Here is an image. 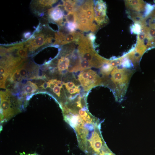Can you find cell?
Instances as JSON below:
<instances>
[{"label":"cell","mask_w":155,"mask_h":155,"mask_svg":"<svg viewBox=\"0 0 155 155\" xmlns=\"http://www.w3.org/2000/svg\"><path fill=\"white\" fill-rule=\"evenodd\" d=\"M26 155H38L36 154H29Z\"/></svg>","instance_id":"obj_18"},{"label":"cell","mask_w":155,"mask_h":155,"mask_svg":"<svg viewBox=\"0 0 155 155\" xmlns=\"http://www.w3.org/2000/svg\"><path fill=\"white\" fill-rule=\"evenodd\" d=\"M95 18L98 24L102 23L105 16V6L101 1L94 3Z\"/></svg>","instance_id":"obj_7"},{"label":"cell","mask_w":155,"mask_h":155,"mask_svg":"<svg viewBox=\"0 0 155 155\" xmlns=\"http://www.w3.org/2000/svg\"><path fill=\"white\" fill-rule=\"evenodd\" d=\"M63 7L66 12L68 13L73 12L75 7L76 1L66 0L63 1Z\"/></svg>","instance_id":"obj_10"},{"label":"cell","mask_w":155,"mask_h":155,"mask_svg":"<svg viewBox=\"0 0 155 155\" xmlns=\"http://www.w3.org/2000/svg\"><path fill=\"white\" fill-rule=\"evenodd\" d=\"M44 33L40 32L32 37L25 42V47L30 51H33L40 47L50 44L51 42L52 38L48 37Z\"/></svg>","instance_id":"obj_5"},{"label":"cell","mask_w":155,"mask_h":155,"mask_svg":"<svg viewBox=\"0 0 155 155\" xmlns=\"http://www.w3.org/2000/svg\"><path fill=\"white\" fill-rule=\"evenodd\" d=\"M102 155H115V154L113 153L111 150H109L105 153Z\"/></svg>","instance_id":"obj_17"},{"label":"cell","mask_w":155,"mask_h":155,"mask_svg":"<svg viewBox=\"0 0 155 155\" xmlns=\"http://www.w3.org/2000/svg\"><path fill=\"white\" fill-rule=\"evenodd\" d=\"M16 54L18 57L23 59H26L28 56L27 49L25 47L20 48L17 49Z\"/></svg>","instance_id":"obj_12"},{"label":"cell","mask_w":155,"mask_h":155,"mask_svg":"<svg viewBox=\"0 0 155 155\" xmlns=\"http://www.w3.org/2000/svg\"><path fill=\"white\" fill-rule=\"evenodd\" d=\"M56 82L54 85L50 86L49 88L53 90V92L58 97H60L61 88H60L56 85Z\"/></svg>","instance_id":"obj_14"},{"label":"cell","mask_w":155,"mask_h":155,"mask_svg":"<svg viewBox=\"0 0 155 155\" xmlns=\"http://www.w3.org/2000/svg\"><path fill=\"white\" fill-rule=\"evenodd\" d=\"M78 41L79 45L78 51L80 60L88 63L92 67H100L104 60L94 50L90 39L82 36Z\"/></svg>","instance_id":"obj_3"},{"label":"cell","mask_w":155,"mask_h":155,"mask_svg":"<svg viewBox=\"0 0 155 155\" xmlns=\"http://www.w3.org/2000/svg\"><path fill=\"white\" fill-rule=\"evenodd\" d=\"M66 28L71 32H73L78 28L77 24L75 22H67L66 25Z\"/></svg>","instance_id":"obj_13"},{"label":"cell","mask_w":155,"mask_h":155,"mask_svg":"<svg viewBox=\"0 0 155 155\" xmlns=\"http://www.w3.org/2000/svg\"><path fill=\"white\" fill-rule=\"evenodd\" d=\"M38 88V87L36 84L30 81H28L24 87V94L26 95L33 93Z\"/></svg>","instance_id":"obj_9"},{"label":"cell","mask_w":155,"mask_h":155,"mask_svg":"<svg viewBox=\"0 0 155 155\" xmlns=\"http://www.w3.org/2000/svg\"><path fill=\"white\" fill-rule=\"evenodd\" d=\"M11 96L7 90L5 92L0 91L1 124L7 122L21 111V102Z\"/></svg>","instance_id":"obj_2"},{"label":"cell","mask_w":155,"mask_h":155,"mask_svg":"<svg viewBox=\"0 0 155 155\" xmlns=\"http://www.w3.org/2000/svg\"><path fill=\"white\" fill-rule=\"evenodd\" d=\"M75 22L78 28L83 31H94L96 26L94 23L95 17L94 4L92 1L76 2L73 11Z\"/></svg>","instance_id":"obj_1"},{"label":"cell","mask_w":155,"mask_h":155,"mask_svg":"<svg viewBox=\"0 0 155 155\" xmlns=\"http://www.w3.org/2000/svg\"><path fill=\"white\" fill-rule=\"evenodd\" d=\"M78 80L84 91L86 92L98 85L101 82L99 76L90 69L81 71L78 75Z\"/></svg>","instance_id":"obj_4"},{"label":"cell","mask_w":155,"mask_h":155,"mask_svg":"<svg viewBox=\"0 0 155 155\" xmlns=\"http://www.w3.org/2000/svg\"><path fill=\"white\" fill-rule=\"evenodd\" d=\"M40 87L43 89H45L49 87V85L48 82H44L42 85H41Z\"/></svg>","instance_id":"obj_15"},{"label":"cell","mask_w":155,"mask_h":155,"mask_svg":"<svg viewBox=\"0 0 155 155\" xmlns=\"http://www.w3.org/2000/svg\"><path fill=\"white\" fill-rule=\"evenodd\" d=\"M56 1L55 0H38L36 1L33 3L35 7L40 10L51 6Z\"/></svg>","instance_id":"obj_8"},{"label":"cell","mask_w":155,"mask_h":155,"mask_svg":"<svg viewBox=\"0 0 155 155\" xmlns=\"http://www.w3.org/2000/svg\"><path fill=\"white\" fill-rule=\"evenodd\" d=\"M31 33L30 32H27L24 33V37L25 38H28L31 37Z\"/></svg>","instance_id":"obj_16"},{"label":"cell","mask_w":155,"mask_h":155,"mask_svg":"<svg viewBox=\"0 0 155 155\" xmlns=\"http://www.w3.org/2000/svg\"><path fill=\"white\" fill-rule=\"evenodd\" d=\"M10 80L11 82L19 81L22 79L18 67L15 68L10 75Z\"/></svg>","instance_id":"obj_11"},{"label":"cell","mask_w":155,"mask_h":155,"mask_svg":"<svg viewBox=\"0 0 155 155\" xmlns=\"http://www.w3.org/2000/svg\"><path fill=\"white\" fill-rule=\"evenodd\" d=\"M58 6L52 8L49 10L48 14L49 18L54 22L61 26L63 25L65 22L63 18L64 12Z\"/></svg>","instance_id":"obj_6"}]
</instances>
